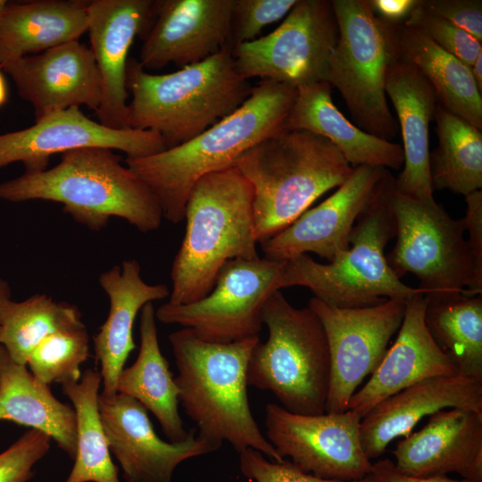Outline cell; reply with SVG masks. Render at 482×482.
<instances>
[{
	"instance_id": "33",
	"label": "cell",
	"mask_w": 482,
	"mask_h": 482,
	"mask_svg": "<svg viewBox=\"0 0 482 482\" xmlns=\"http://www.w3.org/2000/svg\"><path fill=\"white\" fill-rule=\"evenodd\" d=\"M425 323L459 376L482 384V295L428 303Z\"/></svg>"
},
{
	"instance_id": "24",
	"label": "cell",
	"mask_w": 482,
	"mask_h": 482,
	"mask_svg": "<svg viewBox=\"0 0 482 482\" xmlns=\"http://www.w3.org/2000/svg\"><path fill=\"white\" fill-rule=\"evenodd\" d=\"M99 285L109 300V312L94 337L96 359L99 362L103 392L106 396L117 394L120 373L129 353L136 348L133 327L137 314L148 303L170 295L164 284L151 285L141 276V267L135 259L125 260L101 273Z\"/></svg>"
},
{
	"instance_id": "46",
	"label": "cell",
	"mask_w": 482,
	"mask_h": 482,
	"mask_svg": "<svg viewBox=\"0 0 482 482\" xmlns=\"http://www.w3.org/2000/svg\"><path fill=\"white\" fill-rule=\"evenodd\" d=\"M7 100V87L5 79L0 71V106L5 104Z\"/></svg>"
},
{
	"instance_id": "28",
	"label": "cell",
	"mask_w": 482,
	"mask_h": 482,
	"mask_svg": "<svg viewBox=\"0 0 482 482\" xmlns=\"http://www.w3.org/2000/svg\"><path fill=\"white\" fill-rule=\"evenodd\" d=\"M0 420L44 432L74 459L77 428L73 407L59 401L49 386L38 381L26 365L14 362L1 345Z\"/></svg>"
},
{
	"instance_id": "30",
	"label": "cell",
	"mask_w": 482,
	"mask_h": 482,
	"mask_svg": "<svg viewBox=\"0 0 482 482\" xmlns=\"http://www.w3.org/2000/svg\"><path fill=\"white\" fill-rule=\"evenodd\" d=\"M398 40L400 60L423 74L437 104L482 130V93L470 66L403 23L399 25Z\"/></svg>"
},
{
	"instance_id": "29",
	"label": "cell",
	"mask_w": 482,
	"mask_h": 482,
	"mask_svg": "<svg viewBox=\"0 0 482 482\" xmlns=\"http://www.w3.org/2000/svg\"><path fill=\"white\" fill-rule=\"evenodd\" d=\"M140 348L134 363L123 368L117 393L129 395L149 410L170 442H180L188 434L179 412V388L162 355L157 336L153 303L140 311Z\"/></svg>"
},
{
	"instance_id": "16",
	"label": "cell",
	"mask_w": 482,
	"mask_h": 482,
	"mask_svg": "<svg viewBox=\"0 0 482 482\" xmlns=\"http://www.w3.org/2000/svg\"><path fill=\"white\" fill-rule=\"evenodd\" d=\"M388 172L382 167H353L347 179L329 197L260 243L264 257L285 262L314 253L328 262H333L348 249L354 223Z\"/></svg>"
},
{
	"instance_id": "8",
	"label": "cell",
	"mask_w": 482,
	"mask_h": 482,
	"mask_svg": "<svg viewBox=\"0 0 482 482\" xmlns=\"http://www.w3.org/2000/svg\"><path fill=\"white\" fill-rule=\"evenodd\" d=\"M268 338L260 340L247 365V384L271 392L287 411L325 412L330 378L329 348L323 326L307 306H293L280 290L262 313Z\"/></svg>"
},
{
	"instance_id": "32",
	"label": "cell",
	"mask_w": 482,
	"mask_h": 482,
	"mask_svg": "<svg viewBox=\"0 0 482 482\" xmlns=\"http://www.w3.org/2000/svg\"><path fill=\"white\" fill-rule=\"evenodd\" d=\"M100 371L86 370L78 382L62 386L76 415L77 448L64 482H120L109 450L99 411Z\"/></svg>"
},
{
	"instance_id": "38",
	"label": "cell",
	"mask_w": 482,
	"mask_h": 482,
	"mask_svg": "<svg viewBox=\"0 0 482 482\" xmlns=\"http://www.w3.org/2000/svg\"><path fill=\"white\" fill-rule=\"evenodd\" d=\"M51 437L29 428L0 453V482H28L34 466L48 453Z\"/></svg>"
},
{
	"instance_id": "31",
	"label": "cell",
	"mask_w": 482,
	"mask_h": 482,
	"mask_svg": "<svg viewBox=\"0 0 482 482\" xmlns=\"http://www.w3.org/2000/svg\"><path fill=\"white\" fill-rule=\"evenodd\" d=\"M434 120L438 145L429 152L433 190L464 196L482 187V130L436 105Z\"/></svg>"
},
{
	"instance_id": "39",
	"label": "cell",
	"mask_w": 482,
	"mask_h": 482,
	"mask_svg": "<svg viewBox=\"0 0 482 482\" xmlns=\"http://www.w3.org/2000/svg\"><path fill=\"white\" fill-rule=\"evenodd\" d=\"M243 475L254 482H370L369 476L356 481H337L318 478L300 469L290 461H270L253 448L239 453Z\"/></svg>"
},
{
	"instance_id": "17",
	"label": "cell",
	"mask_w": 482,
	"mask_h": 482,
	"mask_svg": "<svg viewBox=\"0 0 482 482\" xmlns=\"http://www.w3.org/2000/svg\"><path fill=\"white\" fill-rule=\"evenodd\" d=\"M99 411L111 453L127 482H171L184 461L217 449L196 428L180 442H166L155 433L146 409L136 399L117 393L99 395Z\"/></svg>"
},
{
	"instance_id": "18",
	"label": "cell",
	"mask_w": 482,
	"mask_h": 482,
	"mask_svg": "<svg viewBox=\"0 0 482 482\" xmlns=\"http://www.w3.org/2000/svg\"><path fill=\"white\" fill-rule=\"evenodd\" d=\"M234 0H157L138 62L144 70L198 63L229 45Z\"/></svg>"
},
{
	"instance_id": "42",
	"label": "cell",
	"mask_w": 482,
	"mask_h": 482,
	"mask_svg": "<svg viewBox=\"0 0 482 482\" xmlns=\"http://www.w3.org/2000/svg\"><path fill=\"white\" fill-rule=\"evenodd\" d=\"M369 478L370 482H470L465 479H453L447 476H408L401 473L389 459H381L372 463Z\"/></svg>"
},
{
	"instance_id": "12",
	"label": "cell",
	"mask_w": 482,
	"mask_h": 482,
	"mask_svg": "<svg viewBox=\"0 0 482 482\" xmlns=\"http://www.w3.org/2000/svg\"><path fill=\"white\" fill-rule=\"evenodd\" d=\"M338 27L330 0H297L271 33L231 48L245 79L260 78L294 87L325 81Z\"/></svg>"
},
{
	"instance_id": "2",
	"label": "cell",
	"mask_w": 482,
	"mask_h": 482,
	"mask_svg": "<svg viewBox=\"0 0 482 482\" xmlns=\"http://www.w3.org/2000/svg\"><path fill=\"white\" fill-rule=\"evenodd\" d=\"M0 198L12 203H59L75 221L95 231L116 217L147 233L157 229L163 218L150 188L123 165L120 155L103 147L66 152L50 169L24 171L3 181Z\"/></svg>"
},
{
	"instance_id": "1",
	"label": "cell",
	"mask_w": 482,
	"mask_h": 482,
	"mask_svg": "<svg viewBox=\"0 0 482 482\" xmlns=\"http://www.w3.org/2000/svg\"><path fill=\"white\" fill-rule=\"evenodd\" d=\"M296 91L287 84L262 80L236 111L195 137L152 155L126 157L125 165L155 195L163 218L179 223L200 178L236 166L249 149L283 130Z\"/></svg>"
},
{
	"instance_id": "21",
	"label": "cell",
	"mask_w": 482,
	"mask_h": 482,
	"mask_svg": "<svg viewBox=\"0 0 482 482\" xmlns=\"http://www.w3.org/2000/svg\"><path fill=\"white\" fill-rule=\"evenodd\" d=\"M395 468L412 477L457 473L482 482V412L440 410L419 431L400 440L392 452Z\"/></svg>"
},
{
	"instance_id": "10",
	"label": "cell",
	"mask_w": 482,
	"mask_h": 482,
	"mask_svg": "<svg viewBox=\"0 0 482 482\" xmlns=\"http://www.w3.org/2000/svg\"><path fill=\"white\" fill-rule=\"evenodd\" d=\"M393 211L396 242L386 257L396 277L414 274L428 303L481 295L463 219H453L434 197L414 199L397 190Z\"/></svg>"
},
{
	"instance_id": "27",
	"label": "cell",
	"mask_w": 482,
	"mask_h": 482,
	"mask_svg": "<svg viewBox=\"0 0 482 482\" xmlns=\"http://www.w3.org/2000/svg\"><path fill=\"white\" fill-rule=\"evenodd\" d=\"M88 1L7 2L0 18V66L79 40L87 30Z\"/></svg>"
},
{
	"instance_id": "47",
	"label": "cell",
	"mask_w": 482,
	"mask_h": 482,
	"mask_svg": "<svg viewBox=\"0 0 482 482\" xmlns=\"http://www.w3.org/2000/svg\"><path fill=\"white\" fill-rule=\"evenodd\" d=\"M7 2L6 0H0V18L3 14V12L7 4Z\"/></svg>"
},
{
	"instance_id": "7",
	"label": "cell",
	"mask_w": 482,
	"mask_h": 482,
	"mask_svg": "<svg viewBox=\"0 0 482 482\" xmlns=\"http://www.w3.org/2000/svg\"><path fill=\"white\" fill-rule=\"evenodd\" d=\"M395 190V178L389 171L354 223L348 249L328 263L307 253L286 261L280 289L304 287L313 297L339 308L367 307L391 298L407 301L423 294L403 283L386 261V246L396 236Z\"/></svg>"
},
{
	"instance_id": "44",
	"label": "cell",
	"mask_w": 482,
	"mask_h": 482,
	"mask_svg": "<svg viewBox=\"0 0 482 482\" xmlns=\"http://www.w3.org/2000/svg\"><path fill=\"white\" fill-rule=\"evenodd\" d=\"M12 301V289L9 283L0 278V327L4 311Z\"/></svg>"
},
{
	"instance_id": "37",
	"label": "cell",
	"mask_w": 482,
	"mask_h": 482,
	"mask_svg": "<svg viewBox=\"0 0 482 482\" xmlns=\"http://www.w3.org/2000/svg\"><path fill=\"white\" fill-rule=\"evenodd\" d=\"M297 0H234L232 46L256 39L266 26L286 17Z\"/></svg>"
},
{
	"instance_id": "36",
	"label": "cell",
	"mask_w": 482,
	"mask_h": 482,
	"mask_svg": "<svg viewBox=\"0 0 482 482\" xmlns=\"http://www.w3.org/2000/svg\"><path fill=\"white\" fill-rule=\"evenodd\" d=\"M403 24L470 66L482 53V42L452 22L432 13L420 0Z\"/></svg>"
},
{
	"instance_id": "6",
	"label": "cell",
	"mask_w": 482,
	"mask_h": 482,
	"mask_svg": "<svg viewBox=\"0 0 482 482\" xmlns=\"http://www.w3.org/2000/svg\"><path fill=\"white\" fill-rule=\"evenodd\" d=\"M236 166L253 189L258 243L289 226L320 196L341 186L353 170L327 138L302 129H283L264 139Z\"/></svg>"
},
{
	"instance_id": "35",
	"label": "cell",
	"mask_w": 482,
	"mask_h": 482,
	"mask_svg": "<svg viewBox=\"0 0 482 482\" xmlns=\"http://www.w3.org/2000/svg\"><path fill=\"white\" fill-rule=\"evenodd\" d=\"M89 356V337L85 328L54 333L30 353L27 365L41 383L62 386L78 382L80 366Z\"/></svg>"
},
{
	"instance_id": "3",
	"label": "cell",
	"mask_w": 482,
	"mask_h": 482,
	"mask_svg": "<svg viewBox=\"0 0 482 482\" xmlns=\"http://www.w3.org/2000/svg\"><path fill=\"white\" fill-rule=\"evenodd\" d=\"M259 340L210 343L187 328L169 335L179 370V402L198 436L217 450L227 441L238 453L253 448L281 462L285 459L262 435L248 401L247 365Z\"/></svg>"
},
{
	"instance_id": "19",
	"label": "cell",
	"mask_w": 482,
	"mask_h": 482,
	"mask_svg": "<svg viewBox=\"0 0 482 482\" xmlns=\"http://www.w3.org/2000/svg\"><path fill=\"white\" fill-rule=\"evenodd\" d=\"M152 0L88 1L90 50L101 78L98 121L112 129H129L127 64L137 36H144L153 19Z\"/></svg>"
},
{
	"instance_id": "15",
	"label": "cell",
	"mask_w": 482,
	"mask_h": 482,
	"mask_svg": "<svg viewBox=\"0 0 482 482\" xmlns=\"http://www.w3.org/2000/svg\"><path fill=\"white\" fill-rule=\"evenodd\" d=\"M86 147H103L140 158L167 149L151 130L112 129L84 114L79 107L49 113L26 129L0 134V169L21 162L25 171L47 169L52 155Z\"/></svg>"
},
{
	"instance_id": "9",
	"label": "cell",
	"mask_w": 482,
	"mask_h": 482,
	"mask_svg": "<svg viewBox=\"0 0 482 482\" xmlns=\"http://www.w3.org/2000/svg\"><path fill=\"white\" fill-rule=\"evenodd\" d=\"M338 38L326 80L344 99L356 126L391 141L399 126L386 100L390 66L400 60L398 29L376 15L370 0H332Z\"/></svg>"
},
{
	"instance_id": "5",
	"label": "cell",
	"mask_w": 482,
	"mask_h": 482,
	"mask_svg": "<svg viewBox=\"0 0 482 482\" xmlns=\"http://www.w3.org/2000/svg\"><path fill=\"white\" fill-rule=\"evenodd\" d=\"M129 128L159 134L167 148L191 140L236 111L252 87L237 71L230 44L209 58L166 74L127 64Z\"/></svg>"
},
{
	"instance_id": "40",
	"label": "cell",
	"mask_w": 482,
	"mask_h": 482,
	"mask_svg": "<svg viewBox=\"0 0 482 482\" xmlns=\"http://www.w3.org/2000/svg\"><path fill=\"white\" fill-rule=\"evenodd\" d=\"M432 13L452 22L482 42L481 0H420Z\"/></svg>"
},
{
	"instance_id": "26",
	"label": "cell",
	"mask_w": 482,
	"mask_h": 482,
	"mask_svg": "<svg viewBox=\"0 0 482 482\" xmlns=\"http://www.w3.org/2000/svg\"><path fill=\"white\" fill-rule=\"evenodd\" d=\"M296 89L283 129L307 130L327 138L353 168L367 165L399 170L403 166L402 145L353 124L333 103L329 83L319 81Z\"/></svg>"
},
{
	"instance_id": "25",
	"label": "cell",
	"mask_w": 482,
	"mask_h": 482,
	"mask_svg": "<svg viewBox=\"0 0 482 482\" xmlns=\"http://www.w3.org/2000/svg\"><path fill=\"white\" fill-rule=\"evenodd\" d=\"M386 94L399 120L404 156L396 190L411 198L433 197L429 169V124L437 105L435 92L414 65L398 60L387 72Z\"/></svg>"
},
{
	"instance_id": "41",
	"label": "cell",
	"mask_w": 482,
	"mask_h": 482,
	"mask_svg": "<svg viewBox=\"0 0 482 482\" xmlns=\"http://www.w3.org/2000/svg\"><path fill=\"white\" fill-rule=\"evenodd\" d=\"M467 210L463 218L467 240L477 276L482 279V191L478 190L465 196Z\"/></svg>"
},
{
	"instance_id": "22",
	"label": "cell",
	"mask_w": 482,
	"mask_h": 482,
	"mask_svg": "<svg viewBox=\"0 0 482 482\" xmlns=\"http://www.w3.org/2000/svg\"><path fill=\"white\" fill-rule=\"evenodd\" d=\"M428 301L419 294L406 301L397 337L367 383L351 397L348 410L365 416L377 403L423 379L459 376L425 323Z\"/></svg>"
},
{
	"instance_id": "20",
	"label": "cell",
	"mask_w": 482,
	"mask_h": 482,
	"mask_svg": "<svg viewBox=\"0 0 482 482\" xmlns=\"http://www.w3.org/2000/svg\"><path fill=\"white\" fill-rule=\"evenodd\" d=\"M12 79L20 97L29 102L35 120L71 107L96 112L101 78L94 55L79 40L27 55L0 66Z\"/></svg>"
},
{
	"instance_id": "4",
	"label": "cell",
	"mask_w": 482,
	"mask_h": 482,
	"mask_svg": "<svg viewBox=\"0 0 482 482\" xmlns=\"http://www.w3.org/2000/svg\"><path fill=\"white\" fill-rule=\"evenodd\" d=\"M184 219L185 236L170 270L168 302L173 304L206 296L229 261L259 257L253 189L237 166L200 178L188 195Z\"/></svg>"
},
{
	"instance_id": "43",
	"label": "cell",
	"mask_w": 482,
	"mask_h": 482,
	"mask_svg": "<svg viewBox=\"0 0 482 482\" xmlns=\"http://www.w3.org/2000/svg\"><path fill=\"white\" fill-rule=\"evenodd\" d=\"M377 16L391 23H403L418 0H370Z\"/></svg>"
},
{
	"instance_id": "11",
	"label": "cell",
	"mask_w": 482,
	"mask_h": 482,
	"mask_svg": "<svg viewBox=\"0 0 482 482\" xmlns=\"http://www.w3.org/2000/svg\"><path fill=\"white\" fill-rule=\"evenodd\" d=\"M285 263L265 257L229 261L206 296L187 304L167 302L155 311L156 320L190 328L210 343L259 337L262 309L270 295L280 290Z\"/></svg>"
},
{
	"instance_id": "13",
	"label": "cell",
	"mask_w": 482,
	"mask_h": 482,
	"mask_svg": "<svg viewBox=\"0 0 482 482\" xmlns=\"http://www.w3.org/2000/svg\"><path fill=\"white\" fill-rule=\"evenodd\" d=\"M406 301L397 298L367 307L339 308L315 297L308 307L326 333L330 378L325 412L348 410L353 395L384 358L392 337L398 332Z\"/></svg>"
},
{
	"instance_id": "14",
	"label": "cell",
	"mask_w": 482,
	"mask_h": 482,
	"mask_svg": "<svg viewBox=\"0 0 482 482\" xmlns=\"http://www.w3.org/2000/svg\"><path fill=\"white\" fill-rule=\"evenodd\" d=\"M266 438L278 453L320 478L356 481L370 473L372 462L361 440L362 418L351 410L303 415L268 403Z\"/></svg>"
},
{
	"instance_id": "23",
	"label": "cell",
	"mask_w": 482,
	"mask_h": 482,
	"mask_svg": "<svg viewBox=\"0 0 482 482\" xmlns=\"http://www.w3.org/2000/svg\"><path fill=\"white\" fill-rule=\"evenodd\" d=\"M445 408L482 412V384L462 376H436L379 402L361 420L366 456L370 461L380 457L395 438L410 435L423 417Z\"/></svg>"
},
{
	"instance_id": "34",
	"label": "cell",
	"mask_w": 482,
	"mask_h": 482,
	"mask_svg": "<svg viewBox=\"0 0 482 482\" xmlns=\"http://www.w3.org/2000/svg\"><path fill=\"white\" fill-rule=\"evenodd\" d=\"M85 328L76 305L37 294L7 305L0 327V345L10 357L27 365L33 350L50 335Z\"/></svg>"
},
{
	"instance_id": "45",
	"label": "cell",
	"mask_w": 482,
	"mask_h": 482,
	"mask_svg": "<svg viewBox=\"0 0 482 482\" xmlns=\"http://www.w3.org/2000/svg\"><path fill=\"white\" fill-rule=\"evenodd\" d=\"M470 68L477 87L482 93V53L477 57Z\"/></svg>"
}]
</instances>
